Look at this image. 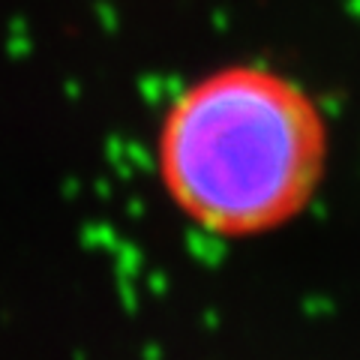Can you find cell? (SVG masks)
I'll return each mask as SVG.
<instances>
[{
    "label": "cell",
    "instance_id": "1",
    "mask_svg": "<svg viewBox=\"0 0 360 360\" xmlns=\"http://www.w3.org/2000/svg\"><path fill=\"white\" fill-rule=\"evenodd\" d=\"M328 168V127L291 78L225 66L180 94L160 129L168 198L222 238L274 231L315 198Z\"/></svg>",
    "mask_w": 360,
    "mask_h": 360
}]
</instances>
